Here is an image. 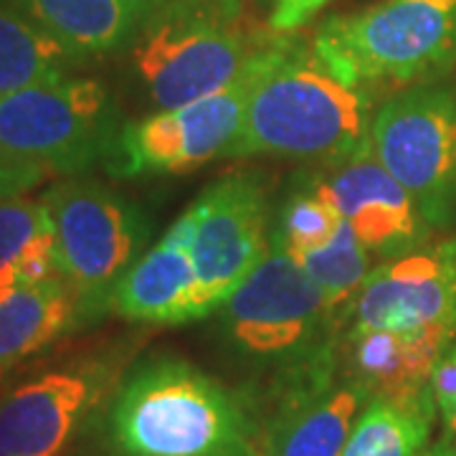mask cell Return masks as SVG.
<instances>
[{"mask_svg": "<svg viewBox=\"0 0 456 456\" xmlns=\"http://www.w3.org/2000/svg\"><path fill=\"white\" fill-rule=\"evenodd\" d=\"M117 456H269V428L244 393L178 358L137 365L114 393Z\"/></svg>", "mask_w": 456, "mask_h": 456, "instance_id": "1", "label": "cell"}, {"mask_svg": "<svg viewBox=\"0 0 456 456\" xmlns=\"http://www.w3.org/2000/svg\"><path fill=\"white\" fill-rule=\"evenodd\" d=\"M373 102L327 69L317 53H279L248 102L231 155L345 160L368 145Z\"/></svg>", "mask_w": 456, "mask_h": 456, "instance_id": "2", "label": "cell"}, {"mask_svg": "<svg viewBox=\"0 0 456 456\" xmlns=\"http://www.w3.org/2000/svg\"><path fill=\"white\" fill-rule=\"evenodd\" d=\"M233 0H170L147 18L134 66L160 110L191 104L233 84L264 53L281 46Z\"/></svg>", "mask_w": 456, "mask_h": 456, "instance_id": "3", "label": "cell"}, {"mask_svg": "<svg viewBox=\"0 0 456 456\" xmlns=\"http://www.w3.org/2000/svg\"><path fill=\"white\" fill-rule=\"evenodd\" d=\"M312 51L358 89L424 82L456 59V0H380L353 16H332Z\"/></svg>", "mask_w": 456, "mask_h": 456, "instance_id": "4", "label": "cell"}, {"mask_svg": "<svg viewBox=\"0 0 456 456\" xmlns=\"http://www.w3.org/2000/svg\"><path fill=\"white\" fill-rule=\"evenodd\" d=\"M330 312L322 289L272 236L266 259L224 302V322L246 358L289 375L327 355L317 340Z\"/></svg>", "mask_w": 456, "mask_h": 456, "instance_id": "5", "label": "cell"}, {"mask_svg": "<svg viewBox=\"0 0 456 456\" xmlns=\"http://www.w3.org/2000/svg\"><path fill=\"white\" fill-rule=\"evenodd\" d=\"M114 110L94 79H59L0 99V150L38 175L77 173L112 150Z\"/></svg>", "mask_w": 456, "mask_h": 456, "instance_id": "6", "label": "cell"}, {"mask_svg": "<svg viewBox=\"0 0 456 456\" xmlns=\"http://www.w3.org/2000/svg\"><path fill=\"white\" fill-rule=\"evenodd\" d=\"M53 224L59 269L74 289L82 314L110 307L117 281L145 244V221L125 198L94 180H64L44 196Z\"/></svg>", "mask_w": 456, "mask_h": 456, "instance_id": "7", "label": "cell"}, {"mask_svg": "<svg viewBox=\"0 0 456 456\" xmlns=\"http://www.w3.org/2000/svg\"><path fill=\"white\" fill-rule=\"evenodd\" d=\"M284 49L287 44L264 53L236 82L208 97L175 110H160L127 125L112 145L119 173H185L231 155L248 102Z\"/></svg>", "mask_w": 456, "mask_h": 456, "instance_id": "8", "label": "cell"}, {"mask_svg": "<svg viewBox=\"0 0 456 456\" xmlns=\"http://www.w3.org/2000/svg\"><path fill=\"white\" fill-rule=\"evenodd\" d=\"M370 150L416 200L428 226L456 216V97L411 89L383 104L370 125Z\"/></svg>", "mask_w": 456, "mask_h": 456, "instance_id": "9", "label": "cell"}, {"mask_svg": "<svg viewBox=\"0 0 456 456\" xmlns=\"http://www.w3.org/2000/svg\"><path fill=\"white\" fill-rule=\"evenodd\" d=\"M193 218L191 254L198 274V320L224 307L266 254V193L259 180L228 175L203 191L188 208Z\"/></svg>", "mask_w": 456, "mask_h": 456, "instance_id": "10", "label": "cell"}, {"mask_svg": "<svg viewBox=\"0 0 456 456\" xmlns=\"http://www.w3.org/2000/svg\"><path fill=\"white\" fill-rule=\"evenodd\" d=\"M436 332L456 340V239L393 256L353 302L350 332Z\"/></svg>", "mask_w": 456, "mask_h": 456, "instance_id": "11", "label": "cell"}, {"mask_svg": "<svg viewBox=\"0 0 456 456\" xmlns=\"http://www.w3.org/2000/svg\"><path fill=\"white\" fill-rule=\"evenodd\" d=\"M110 386V370L79 362L33 375L0 398V449L11 456H61Z\"/></svg>", "mask_w": 456, "mask_h": 456, "instance_id": "12", "label": "cell"}, {"mask_svg": "<svg viewBox=\"0 0 456 456\" xmlns=\"http://www.w3.org/2000/svg\"><path fill=\"white\" fill-rule=\"evenodd\" d=\"M370 393L353 375L332 378L330 360L287 375L277 411L266 421L269 456H340Z\"/></svg>", "mask_w": 456, "mask_h": 456, "instance_id": "13", "label": "cell"}, {"mask_svg": "<svg viewBox=\"0 0 456 456\" xmlns=\"http://www.w3.org/2000/svg\"><path fill=\"white\" fill-rule=\"evenodd\" d=\"M317 188L338 206L370 254L398 256L424 241L428 221L406 188L375 158L370 140L340 160Z\"/></svg>", "mask_w": 456, "mask_h": 456, "instance_id": "14", "label": "cell"}, {"mask_svg": "<svg viewBox=\"0 0 456 456\" xmlns=\"http://www.w3.org/2000/svg\"><path fill=\"white\" fill-rule=\"evenodd\" d=\"M193 218L185 211L117 281L110 310L140 325H183L198 320Z\"/></svg>", "mask_w": 456, "mask_h": 456, "instance_id": "15", "label": "cell"}, {"mask_svg": "<svg viewBox=\"0 0 456 456\" xmlns=\"http://www.w3.org/2000/svg\"><path fill=\"white\" fill-rule=\"evenodd\" d=\"M347 375H353L370 398L424 403L434 401L431 375L441 353L454 340L436 332L365 330L347 332Z\"/></svg>", "mask_w": 456, "mask_h": 456, "instance_id": "16", "label": "cell"}, {"mask_svg": "<svg viewBox=\"0 0 456 456\" xmlns=\"http://www.w3.org/2000/svg\"><path fill=\"white\" fill-rule=\"evenodd\" d=\"M82 307L64 277L0 287V375L64 338Z\"/></svg>", "mask_w": 456, "mask_h": 456, "instance_id": "17", "label": "cell"}, {"mask_svg": "<svg viewBox=\"0 0 456 456\" xmlns=\"http://www.w3.org/2000/svg\"><path fill=\"white\" fill-rule=\"evenodd\" d=\"M77 61L117 49L140 23L147 0H11Z\"/></svg>", "mask_w": 456, "mask_h": 456, "instance_id": "18", "label": "cell"}, {"mask_svg": "<svg viewBox=\"0 0 456 456\" xmlns=\"http://www.w3.org/2000/svg\"><path fill=\"white\" fill-rule=\"evenodd\" d=\"M61 277L53 224L44 198H0V287Z\"/></svg>", "mask_w": 456, "mask_h": 456, "instance_id": "19", "label": "cell"}, {"mask_svg": "<svg viewBox=\"0 0 456 456\" xmlns=\"http://www.w3.org/2000/svg\"><path fill=\"white\" fill-rule=\"evenodd\" d=\"M77 59L18 8L0 3V99L69 77Z\"/></svg>", "mask_w": 456, "mask_h": 456, "instance_id": "20", "label": "cell"}, {"mask_svg": "<svg viewBox=\"0 0 456 456\" xmlns=\"http://www.w3.org/2000/svg\"><path fill=\"white\" fill-rule=\"evenodd\" d=\"M436 403L370 398L358 413L340 456H421L431 436Z\"/></svg>", "mask_w": 456, "mask_h": 456, "instance_id": "21", "label": "cell"}, {"mask_svg": "<svg viewBox=\"0 0 456 456\" xmlns=\"http://www.w3.org/2000/svg\"><path fill=\"white\" fill-rule=\"evenodd\" d=\"M370 251L360 244L355 231L342 218L338 233L325 246L297 256V264L305 274L322 289L327 305L338 310L342 305H353L362 289L365 279L370 277Z\"/></svg>", "mask_w": 456, "mask_h": 456, "instance_id": "22", "label": "cell"}, {"mask_svg": "<svg viewBox=\"0 0 456 456\" xmlns=\"http://www.w3.org/2000/svg\"><path fill=\"white\" fill-rule=\"evenodd\" d=\"M342 224L338 206L314 185L310 193H299L289 200L281 213L274 239L287 248V254L297 259L307 251L325 246Z\"/></svg>", "mask_w": 456, "mask_h": 456, "instance_id": "23", "label": "cell"}, {"mask_svg": "<svg viewBox=\"0 0 456 456\" xmlns=\"http://www.w3.org/2000/svg\"><path fill=\"white\" fill-rule=\"evenodd\" d=\"M431 395L439 411L446 434L456 449V340L446 345L431 375Z\"/></svg>", "mask_w": 456, "mask_h": 456, "instance_id": "24", "label": "cell"}, {"mask_svg": "<svg viewBox=\"0 0 456 456\" xmlns=\"http://www.w3.org/2000/svg\"><path fill=\"white\" fill-rule=\"evenodd\" d=\"M330 0H277L272 11V28L277 31H294L305 26L320 8H325Z\"/></svg>", "mask_w": 456, "mask_h": 456, "instance_id": "25", "label": "cell"}, {"mask_svg": "<svg viewBox=\"0 0 456 456\" xmlns=\"http://www.w3.org/2000/svg\"><path fill=\"white\" fill-rule=\"evenodd\" d=\"M41 180H44V175L33 173V170L23 167V165L13 163V160L0 150V198L20 196V193L36 188Z\"/></svg>", "mask_w": 456, "mask_h": 456, "instance_id": "26", "label": "cell"}, {"mask_svg": "<svg viewBox=\"0 0 456 456\" xmlns=\"http://www.w3.org/2000/svg\"><path fill=\"white\" fill-rule=\"evenodd\" d=\"M421 456H456L454 446H449V444H439V446H434V449H428Z\"/></svg>", "mask_w": 456, "mask_h": 456, "instance_id": "27", "label": "cell"}, {"mask_svg": "<svg viewBox=\"0 0 456 456\" xmlns=\"http://www.w3.org/2000/svg\"><path fill=\"white\" fill-rule=\"evenodd\" d=\"M0 456H11V454H8V452H3V449H0Z\"/></svg>", "mask_w": 456, "mask_h": 456, "instance_id": "28", "label": "cell"}]
</instances>
